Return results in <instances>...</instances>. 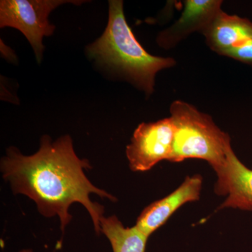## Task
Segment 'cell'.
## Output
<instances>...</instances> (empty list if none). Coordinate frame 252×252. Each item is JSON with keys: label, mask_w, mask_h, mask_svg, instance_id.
I'll use <instances>...</instances> for the list:
<instances>
[{"label": "cell", "mask_w": 252, "mask_h": 252, "mask_svg": "<svg viewBox=\"0 0 252 252\" xmlns=\"http://www.w3.org/2000/svg\"><path fill=\"white\" fill-rule=\"evenodd\" d=\"M83 1L65 0H1L0 27L16 28L24 34L41 63L44 46L43 39L54 34L55 26L49 21L53 10L66 3L81 4Z\"/></svg>", "instance_id": "4"}, {"label": "cell", "mask_w": 252, "mask_h": 252, "mask_svg": "<svg viewBox=\"0 0 252 252\" xmlns=\"http://www.w3.org/2000/svg\"><path fill=\"white\" fill-rule=\"evenodd\" d=\"M87 168H91L89 160L77 157L68 135L55 142L44 136L39 151L31 156H24L11 147L1 160L3 178L9 182L14 193L34 200L43 216L59 217L63 233L72 220L69 207L79 203L90 214L99 235L104 207L91 201L89 196L94 193L111 201L117 199L91 183L84 172Z\"/></svg>", "instance_id": "1"}, {"label": "cell", "mask_w": 252, "mask_h": 252, "mask_svg": "<svg viewBox=\"0 0 252 252\" xmlns=\"http://www.w3.org/2000/svg\"><path fill=\"white\" fill-rule=\"evenodd\" d=\"M87 51L91 58L124 76L147 94L154 93L157 73L176 64L172 58L158 57L146 51L127 24L120 0L109 1L107 28Z\"/></svg>", "instance_id": "2"}, {"label": "cell", "mask_w": 252, "mask_h": 252, "mask_svg": "<svg viewBox=\"0 0 252 252\" xmlns=\"http://www.w3.org/2000/svg\"><path fill=\"white\" fill-rule=\"evenodd\" d=\"M100 228L108 238L113 252H145L149 237L136 225L126 228L116 216L102 217Z\"/></svg>", "instance_id": "10"}, {"label": "cell", "mask_w": 252, "mask_h": 252, "mask_svg": "<svg viewBox=\"0 0 252 252\" xmlns=\"http://www.w3.org/2000/svg\"><path fill=\"white\" fill-rule=\"evenodd\" d=\"M19 252H33L32 250H21V251H20Z\"/></svg>", "instance_id": "12"}, {"label": "cell", "mask_w": 252, "mask_h": 252, "mask_svg": "<svg viewBox=\"0 0 252 252\" xmlns=\"http://www.w3.org/2000/svg\"><path fill=\"white\" fill-rule=\"evenodd\" d=\"M181 17L171 26L159 33L158 45L170 49L195 32L202 34L221 11L220 0H186Z\"/></svg>", "instance_id": "6"}, {"label": "cell", "mask_w": 252, "mask_h": 252, "mask_svg": "<svg viewBox=\"0 0 252 252\" xmlns=\"http://www.w3.org/2000/svg\"><path fill=\"white\" fill-rule=\"evenodd\" d=\"M202 184L201 176L187 177L175 191L146 207L137 219L136 226L144 234L150 236L184 204L199 200Z\"/></svg>", "instance_id": "7"}, {"label": "cell", "mask_w": 252, "mask_h": 252, "mask_svg": "<svg viewBox=\"0 0 252 252\" xmlns=\"http://www.w3.org/2000/svg\"><path fill=\"white\" fill-rule=\"evenodd\" d=\"M203 34L212 51L225 56L230 50L252 40V22L221 10Z\"/></svg>", "instance_id": "8"}, {"label": "cell", "mask_w": 252, "mask_h": 252, "mask_svg": "<svg viewBox=\"0 0 252 252\" xmlns=\"http://www.w3.org/2000/svg\"><path fill=\"white\" fill-rule=\"evenodd\" d=\"M225 56L252 66V39L243 45L230 50Z\"/></svg>", "instance_id": "11"}, {"label": "cell", "mask_w": 252, "mask_h": 252, "mask_svg": "<svg viewBox=\"0 0 252 252\" xmlns=\"http://www.w3.org/2000/svg\"><path fill=\"white\" fill-rule=\"evenodd\" d=\"M174 140L171 118L142 123L136 128L126 156L133 172H146L160 161L170 160Z\"/></svg>", "instance_id": "5"}, {"label": "cell", "mask_w": 252, "mask_h": 252, "mask_svg": "<svg viewBox=\"0 0 252 252\" xmlns=\"http://www.w3.org/2000/svg\"><path fill=\"white\" fill-rule=\"evenodd\" d=\"M216 193L228 195L220 208L233 207L252 212V170L245 166L235 154L232 157L228 175Z\"/></svg>", "instance_id": "9"}, {"label": "cell", "mask_w": 252, "mask_h": 252, "mask_svg": "<svg viewBox=\"0 0 252 252\" xmlns=\"http://www.w3.org/2000/svg\"><path fill=\"white\" fill-rule=\"evenodd\" d=\"M174 126L170 162L186 159L206 160L216 172L220 185L229 171L234 154L228 134L223 132L208 114L185 101L175 100L170 109Z\"/></svg>", "instance_id": "3"}]
</instances>
